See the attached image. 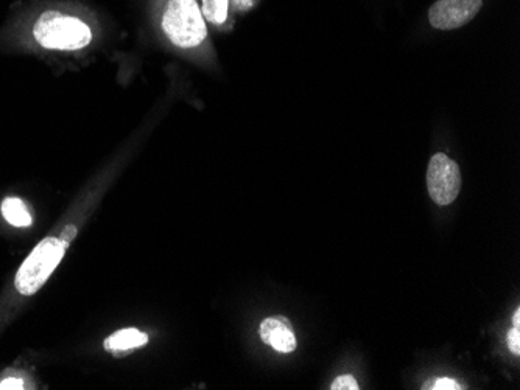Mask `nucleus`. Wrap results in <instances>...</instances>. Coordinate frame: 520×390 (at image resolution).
<instances>
[{
    "mask_svg": "<svg viewBox=\"0 0 520 390\" xmlns=\"http://www.w3.org/2000/svg\"><path fill=\"white\" fill-rule=\"evenodd\" d=\"M75 237H77V227L72 226V224L64 227L63 233H61V241H63V243L69 246L70 241H72Z\"/></svg>",
    "mask_w": 520,
    "mask_h": 390,
    "instance_id": "14",
    "label": "nucleus"
},
{
    "mask_svg": "<svg viewBox=\"0 0 520 390\" xmlns=\"http://www.w3.org/2000/svg\"><path fill=\"white\" fill-rule=\"evenodd\" d=\"M2 215L12 226L16 227L32 226L33 221L27 205L18 198H6L2 203Z\"/></svg>",
    "mask_w": 520,
    "mask_h": 390,
    "instance_id": "8",
    "label": "nucleus"
},
{
    "mask_svg": "<svg viewBox=\"0 0 520 390\" xmlns=\"http://www.w3.org/2000/svg\"><path fill=\"white\" fill-rule=\"evenodd\" d=\"M68 248L69 246L59 238H44L19 268L14 278V286L19 295H36L57 269L59 261L63 260Z\"/></svg>",
    "mask_w": 520,
    "mask_h": 390,
    "instance_id": "3",
    "label": "nucleus"
},
{
    "mask_svg": "<svg viewBox=\"0 0 520 390\" xmlns=\"http://www.w3.org/2000/svg\"><path fill=\"white\" fill-rule=\"evenodd\" d=\"M229 0H203V17L215 25H222L228 19Z\"/></svg>",
    "mask_w": 520,
    "mask_h": 390,
    "instance_id": "9",
    "label": "nucleus"
},
{
    "mask_svg": "<svg viewBox=\"0 0 520 390\" xmlns=\"http://www.w3.org/2000/svg\"><path fill=\"white\" fill-rule=\"evenodd\" d=\"M260 338L263 344L280 353H292L296 349V338L292 325L284 317H267L260 323Z\"/></svg>",
    "mask_w": 520,
    "mask_h": 390,
    "instance_id": "6",
    "label": "nucleus"
},
{
    "mask_svg": "<svg viewBox=\"0 0 520 390\" xmlns=\"http://www.w3.org/2000/svg\"><path fill=\"white\" fill-rule=\"evenodd\" d=\"M423 389L433 390H460L464 389L463 385H460L458 381L452 378H438L432 379L427 385H424Z\"/></svg>",
    "mask_w": 520,
    "mask_h": 390,
    "instance_id": "10",
    "label": "nucleus"
},
{
    "mask_svg": "<svg viewBox=\"0 0 520 390\" xmlns=\"http://www.w3.org/2000/svg\"><path fill=\"white\" fill-rule=\"evenodd\" d=\"M427 187L430 198L438 205H449L457 199L461 188V173L458 165L446 154H434L430 159Z\"/></svg>",
    "mask_w": 520,
    "mask_h": 390,
    "instance_id": "4",
    "label": "nucleus"
},
{
    "mask_svg": "<svg viewBox=\"0 0 520 390\" xmlns=\"http://www.w3.org/2000/svg\"><path fill=\"white\" fill-rule=\"evenodd\" d=\"M160 25L170 42L179 49H194L206 40V21L196 0H169Z\"/></svg>",
    "mask_w": 520,
    "mask_h": 390,
    "instance_id": "2",
    "label": "nucleus"
},
{
    "mask_svg": "<svg viewBox=\"0 0 520 390\" xmlns=\"http://www.w3.org/2000/svg\"><path fill=\"white\" fill-rule=\"evenodd\" d=\"M33 36L47 50H81L92 41L91 27L87 23L59 12L42 13L33 27Z\"/></svg>",
    "mask_w": 520,
    "mask_h": 390,
    "instance_id": "1",
    "label": "nucleus"
},
{
    "mask_svg": "<svg viewBox=\"0 0 520 390\" xmlns=\"http://www.w3.org/2000/svg\"><path fill=\"white\" fill-rule=\"evenodd\" d=\"M332 390H359L360 389V385L359 383L355 381L354 376H351V375H342V376H338L331 385Z\"/></svg>",
    "mask_w": 520,
    "mask_h": 390,
    "instance_id": "11",
    "label": "nucleus"
},
{
    "mask_svg": "<svg viewBox=\"0 0 520 390\" xmlns=\"http://www.w3.org/2000/svg\"><path fill=\"white\" fill-rule=\"evenodd\" d=\"M483 0H436L430 6L429 21L436 30H455L470 23L480 12Z\"/></svg>",
    "mask_w": 520,
    "mask_h": 390,
    "instance_id": "5",
    "label": "nucleus"
},
{
    "mask_svg": "<svg viewBox=\"0 0 520 390\" xmlns=\"http://www.w3.org/2000/svg\"><path fill=\"white\" fill-rule=\"evenodd\" d=\"M0 389H23V381L19 378H6L0 383Z\"/></svg>",
    "mask_w": 520,
    "mask_h": 390,
    "instance_id": "13",
    "label": "nucleus"
},
{
    "mask_svg": "<svg viewBox=\"0 0 520 390\" xmlns=\"http://www.w3.org/2000/svg\"><path fill=\"white\" fill-rule=\"evenodd\" d=\"M149 342V334L139 331L138 328H123L105 340V350L109 353H125L139 349Z\"/></svg>",
    "mask_w": 520,
    "mask_h": 390,
    "instance_id": "7",
    "label": "nucleus"
},
{
    "mask_svg": "<svg viewBox=\"0 0 520 390\" xmlns=\"http://www.w3.org/2000/svg\"><path fill=\"white\" fill-rule=\"evenodd\" d=\"M508 349L513 355L519 357L520 355V327L511 328L508 333Z\"/></svg>",
    "mask_w": 520,
    "mask_h": 390,
    "instance_id": "12",
    "label": "nucleus"
},
{
    "mask_svg": "<svg viewBox=\"0 0 520 390\" xmlns=\"http://www.w3.org/2000/svg\"><path fill=\"white\" fill-rule=\"evenodd\" d=\"M513 323H515V327H520V308L515 310V316H513Z\"/></svg>",
    "mask_w": 520,
    "mask_h": 390,
    "instance_id": "15",
    "label": "nucleus"
}]
</instances>
